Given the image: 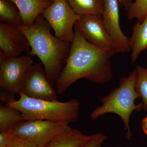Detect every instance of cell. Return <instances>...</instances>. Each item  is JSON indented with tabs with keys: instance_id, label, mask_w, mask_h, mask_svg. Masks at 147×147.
<instances>
[{
	"instance_id": "19",
	"label": "cell",
	"mask_w": 147,
	"mask_h": 147,
	"mask_svg": "<svg viewBox=\"0 0 147 147\" xmlns=\"http://www.w3.org/2000/svg\"><path fill=\"white\" fill-rule=\"evenodd\" d=\"M126 11L128 20L136 18L137 22L142 23L147 16V0H135Z\"/></svg>"
},
{
	"instance_id": "8",
	"label": "cell",
	"mask_w": 147,
	"mask_h": 147,
	"mask_svg": "<svg viewBox=\"0 0 147 147\" xmlns=\"http://www.w3.org/2000/svg\"><path fill=\"white\" fill-rule=\"evenodd\" d=\"M46 75L42 63L33 64L24 76L19 93L28 97L56 101L57 94Z\"/></svg>"
},
{
	"instance_id": "10",
	"label": "cell",
	"mask_w": 147,
	"mask_h": 147,
	"mask_svg": "<svg viewBox=\"0 0 147 147\" xmlns=\"http://www.w3.org/2000/svg\"><path fill=\"white\" fill-rule=\"evenodd\" d=\"M30 42L18 27L0 23V59L21 56L24 52L30 53Z\"/></svg>"
},
{
	"instance_id": "5",
	"label": "cell",
	"mask_w": 147,
	"mask_h": 147,
	"mask_svg": "<svg viewBox=\"0 0 147 147\" xmlns=\"http://www.w3.org/2000/svg\"><path fill=\"white\" fill-rule=\"evenodd\" d=\"M30 53L0 59V100L7 103L19 94L20 86L28 69L33 64Z\"/></svg>"
},
{
	"instance_id": "14",
	"label": "cell",
	"mask_w": 147,
	"mask_h": 147,
	"mask_svg": "<svg viewBox=\"0 0 147 147\" xmlns=\"http://www.w3.org/2000/svg\"><path fill=\"white\" fill-rule=\"evenodd\" d=\"M89 138L78 129L71 128L59 134L45 147H82Z\"/></svg>"
},
{
	"instance_id": "9",
	"label": "cell",
	"mask_w": 147,
	"mask_h": 147,
	"mask_svg": "<svg viewBox=\"0 0 147 147\" xmlns=\"http://www.w3.org/2000/svg\"><path fill=\"white\" fill-rule=\"evenodd\" d=\"M119 0H104L102 16V23L115 44L117 53L131 51L129 38L121 30L119 23Z\"/></svg>"
},
{
	"instance_id": "16",
	"label": "cell",
	"mask_w": 147,
	"mask_h": 147,
	"mask_svg": "<svg viewBox=\"0 0 147 147\" xmlns=\"http://www.w3.org/2000/svg\"><path fill=\"white\" fill-rule=\"evenodd\" d=\"M75 13L80 16H101L104 0H67Z\"/></svg>"
},
{
	"instance_id": "24",
	"label": "cell",
	"mask_w": 147,
	"mask_h": 147,
	"mask_svg": "<svg viewBox=\"0 0 147 147\" xmlns=\"http://www.w3.org/2000/svg\"><path fill=\"white\" fill-rule=\"evenodd\" d=\"M142 125L143 131L145 134L147 136V115L142 121Z\"/></svg>"
},
{
	"instance_id": "26",
	"label": "cell",
	"mask_w": 147,
	"mask_h": 147,
	"mask_svg": "<svg viewBox=\"0 0 147 147\" xmlns=\"http://www.w3.org/2000/svg\"></svg>"
},
{
	"instance_id": "21",
	"label": "cell",
	"mask_w": 147,
	"mask_h": 147,
	"mask_svg": "<svg viewBox=\"0 0 147 147\" xmlns=\"http://www.w3.org/2000/svg\"><path fill=\"white\" fill-rule=\"evenodd\" d=\"M9 147H38L31 142L13 136Z\"/></svg>"
},
{
	"instance_id": "20",
	"label": "cell",
	"mask_w": 147,
	"mask_h": 147,
	"mask_svg": "<svg viewBox=\"0 0 147 147\" xmlns=\"http://www.w3.org/2000/svg\"><path fill=\"white\" fill-rule=\"evenodd\" d=\"M107 138L106 135L101 133L92 134L82 147H102V143Z\"/></svg>"
},
{
	"instance_id": "22",
	"label": "cell",
	"mask_w": 147,
	"mask_h": 147,
	"mask_svg": "<svg viewBox=\"0 0 147 147\" xmlns=\"http://www.w3.org/2000/svg\"><path fill=\"white\" fill-rule=\"evenodd\" d=\"M12 137L10 132H0V147H10Z\"/></svg>"
},
{
	"instance_id": "2",
	"label": "cell",
	"mask_w": 147,
	"mask_h": 147,
	"mask_svg": "<svg viewBox=\"0 0 147 147\" xmlns=\"http://www.w3.org/2000/svg\"><path fill=\"white\" fill-rule=\"evenodd\" d=\"M18 27L28 40L31 48L30 54L38 58L48 79L55 84L65 64L71 43L54 36L50 24L41 15L32 25H23Z\"/></svg>"
},
{
	"instance_id": "12",
	"label": "cell",
	"mask_w": 147,
	"mask_h": 147,
	"mask_svg": "<svg viewBox=\"0 0 147 147\" xmlns=\"http://www.w3.org/2000/svg\"><path fill=\"white\" fill-rule=\"evenodd\" d=\"M18 7L24 25L34 24L43 11L53 3V0H11Z\"/></svg>"
},
{
	"instance_id": "23",
	"label": "cell",
	"mask_w": 147,
	"mask_h": 147,
	"mask_svg": "<svg viewBox=\"0 0 147 147\" xmlns=\"http://www.w3.org/2000/svg\"><path fill=\"white\" fill-rule=\"evenodd\" d=\"M120 5L123 7L125 10H127L129 7L133 2V0H119Z\"/></svg>"
},
{
	"instance_id": "13",
	"label": "cell",
	"mask_w": 147,
	"mask_h": 147,
	"mask_svg": "<svg viewBox=\"0 0 147 147\" xmlns=\"http://www.w3.org/2000/svg\"><path fill=\"white\" fill-rule=\"evenodd\" d=\"M132 30L129 41L131 51V63H134L142 51L147 49V16L142 23L137 22L134 24Z\"/></svg>"
},
{
	"instance_id": "15",
	"label": "cell",
	"mask_w": 147,
	"mask_h": 147,
	"mask_svg": "<svg viewBox=\"0 0 147 147\" xmlns=\"http://www.w3.org/2000/svg\"><path fill=\"white\" fill-rule=\"evenodd\" d=\"M25 121L19 110L8 105H0V132H10Z\"/></svg>"
},
{
	"instance_id": "1",
	"label": "cell",
	"mask_w": 147,
	"mask_h": 147,
	"mask_svg": "<svg viewBox=\"0 0 147 147\" xmlns=\"http://www.w3.org/2000/svg\"><path fill=\"white\" fill-rule=\"evenodd\" d=\"M74 30L68 57L55 84L59 95L79 79H86L92 83L103 84L110 82L113 76L110 59L117 53L115 49L92 45L75 26Z\"/></svg>"
},
{
	"instance_id": "6",
	"label": "cell",
	"mask_w": 147,
	"mask_h": 147,
	"mask_svg": "<svg viewBox=\"0 0 147 147\" xmlns=\"http://www.w3.org/2000/svg\"><path fill=\"white\" fill-rule=\"evenodd\" d=\"M69 123L48 120L25 121L10 131L13 136L45 147L59 134L71 128Z\"/></svg>"
},
{
	"instance_id": "18",
	"label": "cell",
	"mask_w": 147,
	"mask_h": 147,
	"mask_svg": "<svg viewBox=\"0 0 147 147\" xmlns=\"http://www.w3.org/2000/svg\"><path fill=\"white\" fill-rule=\"evenodd\" d=\"M135 89L142 98L143 109L147 110V67L140 65L136 68Z\"/></svg>"
},
{
	"instance_id": "3",
	"label": "cell",
	"mask_w": 147,
	"mask_h": 147,
	"mask_svg": "<svg viewBox=\"0 0 147 147\" xmlns=\"http://www.w3.org/2000/svg\"><path fill=\"white\" fill-rule=\"evenodd\" d=\"M136 69L129 73L127 77L121 79L119 87L112 90L109 94L101 98L102 104L94 110L90 115V118L95 120L106 113H114L119 116L123 121L126 131L125 138L131 141V134L129 126L130 115L135 110L139 112L143 109L142 102L136 105L134 101L140 98L135 89Z\"/></svg>"
},
{
	"instance_id": "17",
	"label": "cell",
	"mask_w": 147,
	"mask_h": 147,
	"mask_svg": "<svg viewBox=\"0 0 147 147\" xmlns=\"http://www.w3.org/2000/svg\"><path fill=\"white\" fill-rule=\"evenodd\" d=\"M0 21L17 27L24 25L20 11L11 0H0Z\"/></svg>"
},
{
	"instance_id": "4",
	"label": "cell",
	"mask_w": 147,
	"mask_h": 147,
	"mask_svg": "<svg viewBox=\"0 0 147 147\" xmlns=\"http://www.w3.org/2000/svg\"><path fill=\"white\" fill-rule=\"evenodd\" d=\"M19 99L7 105L21 112L25 121L48 120L74 122L78 119L80 103L76 98L66 102L36 99L19 93Z\"/></svg>"
},
{
	"instance_id": "7",
	"label": "cell",
	"mask_w": 147,
	"mask_h": 147,
	"mask_svg": "<svg viewBox=\"0 0 147 147\" xmlns=\"http://www.w3.org/2000/svg\"><path fill=\"white\" fill-rule=\"evenodd\" d=\"M41 15L50 24L55 36L71 43L74 26L81 16L75 13L67 0H55Z\"/></svg>"
},
{
	"instance_id": "11",
	"label": "cell",
	"mask_w": 147,
	"mask_h": 147,
	"mask_svg": "<svg viewBox=\"0 0 147 147\" xmlns=\"http://www.w3.org/2000/svg\"><path fill=\"white\" fill-rule=\"evenodd\" d=\"M75 26L92 45L102 48L115 49L114 41L102 23L101 16H81Z\"/></svg>"
},
{
	"instance_id": "25",
	"label": "cell",
	"mask_w": 147,
	"mask_h": 147,
	"mask_svg": "<svg viewBox=\"0 0 147 147\" xmlns=\"http://www.w3.org/2000/svg\"><path fill=\"white\" fill-rule=\"evenodd\" d=\"M55 1V0H53V1Z\"/></svg>"
}]
</instances>
